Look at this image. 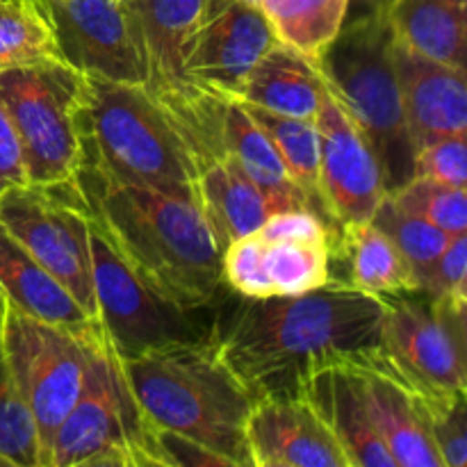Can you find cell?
I'll use <instances>...</instances> for the list:
<instances>
[{
  "label": "cell",
  "mask_w": 467,
  "mask_h": 467,
  "mask_svg": "<svg viewBox=\"0 0 467 467\" xmlns=\"http://www.w3.org/2000/svg\"><path fill=\"white\" fill-rule=\"evenodd\" d=\"M242 105L254 117V121L263 128L265 135L269 137L276 153L281 155L283 164L290 171L292 181L296 182V187L308 199L313 213H317L328 223L327 214H324L322 192H319V135L315 121L269 112V109L251 103Z\"/></svg>",
  "instance_id": "cell-28"
},
{
  "label": "cell",
  "mask_w": 467,
  "mask_h": 467,
  "mask_svg": "<svg viewBox=\"0 0 467 467\" xmlns=\"http://www.w3.org/2000/svg\"><path fill=\"white\" fill-rule=\"evenodd\" d=\"M354 363L363 377L369 418L386 450L395 459V465L442 467L441 456L415 406L413 390L392 369L381 347Z\"/></svg>",
  "instance_id": "cell-19"
},
{
  "label": "cell",
  "mask_w": 467,
  "mask_h": 467,
  "mask_svg": "<svg viewBox=\"0 0 467 467\" xmlns=\"http://www.w3.org/2000/svg\"><path fill=\"white\" fill-rule=\"evenodd\" d=\"M87 214L160 295L185 310L208 308L222 292V246L194 194L126 185L80 169Z\"/></svg>",
  "instance_id": "cell-2"
},
{
  "label": "cell",
  "mask_w": 467,
  "mask_h": 467,
  "mask_svg": "<svg viewBox=\"0 0 467 467\" xmlns=\"http://www.w3.org/2000/svg\"><path fill=\"white\" fill-rule=\"evenodd\" d=\"M351 0H258L281 44L317 62L349 16Z\"/></svg>",
  "instance_id": "cell-27"
},
{
  "label": "cell",
  "mask_w": 467,
  "mask_h": 467,
  "mask_svg": "<svg viewBox=\"0 0 467 467\" xmlns=\"http://www.w3.org/2000/svg\"><path fill=\"white\" fill-rule=\"evenodd\" d=\"M467 272V240L454 235L431 267L422 276V292L431 299L467 301L465 295Z\"/></svg>",
  "instance_id": "cell-35"
},
{
  "label": "cell",
  "mask_w": 467,
  "mask_h": 467,
  "mask_svg": "<svg viewBox=\"0 0 467 467\" xmlns=\"http://www.w3.org/2000/svg\"><path fill=\"white\" fill-rule=\"evenodd\" d=\"M315 126L319 135V192L328 223L336 228L372 222L388 190L368 137L328 89Z\"/></svg>",
  "instance_id": "cell-15"
},
{
  "label": "cell",
  "mask_w": 467,
  "mask_h": 467,
  "mask_svg": "<svg viewBox=\"0 0 467 467\" xmlns=\"http://www.w3.org/2000/svg\"><path fill=\"white\" fill-rule=\"evenodd\" d=\"M276 41L255 5L213 0L187 46L185 78L203 89L237 99L251 68Z\"/></svg>",
  "instance_id": "cell-16"
},
{
  "label": "cell",
  "mask_w": 467,
  "mask_h": 467,
  "mask_svg": "<svg viewBox=\"0 0 467 467\" xmlns=\"http://www.w3.org/2000/svg\"><path fill=\"white\" fill-rule=\"evenodd\" d=\"M242 3H249V5H255V7H258V0H242Z\"/></svg>",
  "instance_id": "cell-40"
},
{
  "label": "cell",
  "mask_w": 467,
  "mask_h": 467,
  "mask_svg": "<svg viewBox=\"0 0 467 467\" xmlns=\"http://www.w3.org/2000/svg\"><path fill=\"white\" fill-rule=\"evenodd\" d=\"M64 62L41 0H0V73Z\"/></svg>",
  "instance_id": "cell-29"
},
{
  "label": "cell",
  "mask_w": 467,
  "mask_h": 467,
  "mask_svg": "<svg viewBox=\"0 0 467 467\" xmlns=\"http://www.w3.org/2000/svg\"><path fill=\"white\" fill-rule=\"evenodd\" d=\"M392 57L415 153L441 137L467 132L465 68L424 57L397 39Z\"/></svg>",
  "instance_id": "cell-18"
},
{
  "label": "cell",
  "mask_w": 467,
  "mask_h": 467,
  "mask_svg": "<svg viewBox=\"0 0 467 467\" xmlns=\"http://www.w3.org/2000/svg\"><path fill=\"white\" fill-rule=\"evenodd\" d=\"M91 278L105 337L123 360L214 337L213 306L185 310L140 276L89 217Z\"/></svg>",
  "instance_id": "cell-9"
},
{
  "label": "cell",
  "mask_w": 467,
  "mask_h": 467,
  "mask_svg": "<svg viewBox=\"0 0 467 467\" xmlns=\"http://www.w3.org/2000/svg\"><path fill=\"white\" fill-rule=\"evenodd\" d=\"M392 46L388 12H365L345 21L317 59L328 94L377 153L388 194L415 176V149L406 130Z\"/></svg>",
  "instance_id": "cell-5"
},
{
  "label": "cell",
  "mask_w": 467,
  "mask_h": 467,
  "mask_svg": "<svg viewBox=\"0 0 467 467\" xmlns=\"http://www.w3.org/2000/svg\"><path fill=\"white\" fill-rule=\"evenodd\" d=\"M85 76L67 62L0 73V103L18 137L27 185H76L80 171L78 112Z\"/></svg>",
  "instance_id": "cell-8"
},
{
  "label": "cell",
  "mask_w": 467,
  "mask_h": 467,
  "mask_svg": "<svg viewBox=\"0 0 467 467\" xmlns=\"http://www.w3.org/2000/svg\"><path fill=\"white\" fill-rule=\"evenodd\" d=\"M415 176L431 178L451 187L467 182V146L465 132L447 135L424 146L415 153Z\"/></svg>",
  "instance_id": "cell-34"
},
{
  "label": "cell",
  "mask_w": 467,
  "mask_h": 467,
  "mask_svg": "<svg viewBox=\"0 0 467 467\" xmlns=\"http://www.w3.org/2000/svg\"><path fill=\"white\" fill-rule=\"evenodd\" d=\"M59 53L82 76L149 82L144 41L126 0H41Z\"/></svg>",
  "instance_id": "cell-14"
},
{
  "label": "cell",
  "mask_w": 467,
  "mask_h": 467,
  "mask_svg": "<svg viewBox=\"0 0 467 467\" xmlns=\"http://www.w3.org/2000/svg\"><path fill=\"white\" fill-rule=\"evenodd\" d=\"M360 5V14L365 12H388L395 0H356Z\"/></svg>",
  "instance_id": "cell-38"
},
{
  "label": "cell",
  "mask_w": 467,
  "mask_h": 467,
  "mask_svg": "<svg viewBox=\"0 0 467 467\" xmlns=\"http://www.w3.org/2000/svg\"><path fill=\"white\" fill-rule=\"evenodd\" d=\"M0 295L23 313L71 331H89L99 322L5 231L0 223Z\"/></svg>",
  "instance_id": "cell-25"
},
{
  "label": "cell",
  "mask_w": 467,
  "mask_h": 467,
  "mask_svg": "<svg viewBox=\"0 0 467 467\" xmlns=\"http://www.w3.org/2000/svg\"><path fill=\"white\" fill-rule=\"evenodd\" d=\"M390 199L406 213L433 223L447 235H465L467 196L465 187H451L431 178L413 176L390 192Z\"/></svg>",
  "instance_id": "cell-32"
},
{
  "label": "cell",
  "mask_w": 467,
  "mask_h": 467,
  "mask_svg": "<svg viewBox=\"0 0 467 467\" xmlns=\"http://www.w3.org/2000/svg\"><path fill=\"white\" fill-rule=\"evenodd\" d=\"M0 467H14L12 463H9L7 459H5V456H0Z\"/></svg>",
  "instance_id": "cell-39"
},
{
  "label": "cell",
  "mask_w": 467,
  "mask_h": 467,
  "mask_svg": "<svg viewBox=\"0 0 467 467\" xmlns=\"http://www.w3.org/2000/svg\"><path fill=\"white\" fill-rule=\"evenodd\" d=\"M213 0H126L144 41L149 82L146 89H169L190 82L185 55L192 35Z\"/></svg>",
  "instance_id": "cell-22"
},
{
  "label": "cell",
  "mask_w": 467,
  "mask_h": 467,
  "mask_svg": "<svg viewBox=\"0 0 467 467\" xmlns=\"http://www.w3.org/2000/svg\"><path fill=\"white\" fill-rule=\"evenodd\" d=\"M301 395L324 420L349 467H397L369 418L363 377L354 360L315 372Z\"/></svg>",
  "instance_id": "cell-20"
},
{
  "label": "cell",
  "mask_w": 467,
  "mask_h": 467,
  "mask_svg": "<svg viewBox=\"0 0 467 467\" xmlns=\"http://www.w3.org/2000/svg\"><path fill=\"white\" fill-rule=\"evenodd\" d=\"M164 467L158 427L137 401L121 356L100 328L85 388L59 422L48 467Z\"/></svg>",
  "instance_id": "cell-6"
},
{
  "label": "cell",
  "mask_w": 467,
  "mask_h": 467,
  "mask_svg": "<svg viewBox=\"0 0 467 467\" xmlns=\"http://www.w3.org/2000/svg\"><path fill=\"white\" fill-rule=\"evenodd\" d=\"M413 397L429 438H431L433 447L441 456L442 467H465V392L463 395H433V392L413 390Z\"/></svg>",
  "instance_id": "cell-33"
},
{
  "label": "cell",
  "mask_w": 467,
  "mask_h": 467,
  "mask_svg": "<svg viewBox=\"0 0 467 467\" xmlns=\"http://www.w3.org/2000/svg\"><path fill=\"white\" fill-rule=\"evenodd\" d=\"M18 185H27L21 144H18L12 121L0 103V196Z\"/></svg>",
  "instance_id": "cell-37"
},
{
  "label": "cell",
  "mask_w": 467,
  "mask_h": 467,
  "mask_svg": "<svg viewBox=\"0 0 467 467\" xmlns=\"http://www.w3.org/2000/svg\"><path fill=\"white\" fill-rule=\"evenodd\" d=\"M78 135L85 171L112 182L194 194L181 140L144 85L85 76Z\"/></svg>",
  "instance_id": "cell-4"
},
{
  "label": "cell",
  "mask_w": 467,
  "mask_h": 467,
  "mask_svg": "<svg viewBox=\"0 0 467 467\" xmlns=\"http://www.w3.org/2000/svg\"><path fill=\"white\" fill-rule=\"evenodd\" d=\"M331 226L308 208L272 213L222 254V281L246 299L295 296L328 283Z\"/></svg>",
  "instance_id": "cell-11"
},
{
  "label": "cell",
  "mask_w": 467,
  "mask_h": 467,
  "mask_svg": "<svg viewBox=\"0 0 467 467\" xmlns=\"http://www.w3.org/2000/svg\"><path fill=\"white\" fill-rule=\"evenodd\" d=\"M327 285L374 296L422 292L413 265L372 222L331 228Z\"/></svg>",
  "instance_id": "cell-21"
},
{
  "label": "cell",
  "mask_w": 467,
  "mask_h": 467,
  "mask_svg": "<svg viewBox=\"0 0 467 467\" xmlns=\"http://www.w3.org/2000/svg\"><path fill=\"white\" fill-rule=\"evenodd\" d=\"M123 372L155 427L217 451L233 467H251L246 424L255 397L223 363L214 340L135 356L123 360Z\"/></svg>",
  "instance_id": "cell-3"
},
{
  "label": "cell",
  "mask_w": 467,
  "mask_h": 467,
  "mask_svg": "<svg viewBox=\"0 0 467 467\" xmlns=\"http://www.w3.org/2000/svg\"><path fill=\"white\" fill-rule=\"evenodd\" d=\"M381 349L401 381L418 392L467 390V301L381 296Z\"/></svg>",
  "instance_id": "cell-13"
},
{
  "label": "cell",
  "mask_w": 467,
  "mask_h": 467,
  "mask_svg": "<svg viewBox=\"0 0 467 467\" xmlns=\"http://www.w3.org/2000/svg\"><path fill=\"white\" fill-rule=\"evenodd\" d=\"M246 445L251 467H349L342 447L304 395L255 401Z\"/></svg>",
  "instance_id": "cell-17"
},
{
  "label": "cell",
  "mask_w": 467,
  "mask_h": 467,
  "mask_svg": "<svg viewBox=\"0 0 467 467\" xmlns=\"http://www.w3.org/2000/svg\"><path fill=\"white\" fill-rule=\"evenodd\" d=\"M149 94L181 140L192 190L223 251L233 240L255 231L272 208L223 144L217 123L219 94L194 82Z\"/></svg>",
  "instance_id": "cell-7"
},
{
  "label": "cell",
  "mask_w": 467,
  "mask_h": 467,
  "mask_svg": "<svg viewBox=\"0 0 467 467\" xmlns=\"http://www.w3.org/2000/svg\"><path fill=\"white\" fill-rule=\"evenodd\" d=\"M217 123L222 140L228 153L237 162V167L246 173L251 182L263 192L272 213L295 208H310L304 192L292 181L290 171L283 164L269 137L263 128L254 121L244 105L231 96L219 94L217 100Z\"/></svg>",
  "instance_id": "cell-23"
},
{
  "label": "cell",
  "mask_w": 467,
  "mask_h": 467,
  "mask_svg": "<svg viewBox=\"0 0 467 467\" xmlns=\"http://www.w3.org/2000/svg\"><path fill=\"white\" fill-rule=\"evenodd\" d=\"M100 324L89 331H71L23 313L5 299L3 342L23 401L30 409L39 436L41 467L59 422L80 397Z\"/></svg>",
  "instance_id": "cell-10"
},
{
  "label": "cell",
  "mask_w": 467,
  "mask_h": 467,
  "mask_svg": "<svg viewBox=\"0 0 467 467\" xmlns=\"http://www.w3.org/2000/svg\"><path fill=\"white\" fill-rule=\"evenodd\" d=\"M5 296L0 295V456L14 467H41L39 436L30 409L23 401L3 342Z\"/></svg>",
  "instance_id": "cell-30"
},
{
  "label": "cell",
  "mask_w": 467,
  "mask_h": 467,
  "mask_svg": "<svg viewBox=\"0 0 467 467\" xmlns=\"http://www.w3.org/2000/svg\"><path fill=\"white\" fill-rule=\"evenodd\" d=\"M381 296L324 285L246 299L214 319V347L255 401L301 395L315 372L381 347Z\"/></svg>",
  "instance_id": "cell-1"
},
{
  "label": "cell",
  "mask_w": 467,
  "mask_h": 467,
  "mask_svg": "<svg viewBox=\"0 0 467 467\" xmlns=\"http://www.w3.org/2000/svg\"><path fill=\"white\" fill-rule=\"evenodd\" d=\"M388 18L397 41L424 57L465 68L467 0H395Z\"/></svg>",
  "instance_id": "cell-26"
},
{
  "label": "cell",
  "mask_w": 467,
  "mask_h": 467,
  "mask_svg": "<svg viewBox=\"0 0 467 467\" xmlns=\"http://www.w3.org/2000/svg\"><path fill=\"white\" fill-rule=\"evenodd\" d=\"M327 85L317 62L276 41L251 68L237 100L285 117L315 121Z\"/></svg>",
  "instance_id": "cell-24"
},
{
  "label": "cell",
  "mask_w": 467,
  "mask_h": 467,
  "mask_svg": "<svg viewBox=\"0 0 467 467\" xmlns=\"http://www.w3.org/2000/svg\"><path fill=\"white\" fill-rule=\"evenodd\" d=\"M372 223L377 228H381L392 242H395L397 249L404 254V258L413 265L415 272L420 274V281H422L424 272L433 265V260L445 251V246L450 244L451 235H447L445 231H441L433 223L424 222V219L415 217V214L401 210L395 201L390 199V194L383 196V201L379 203L377 213H374Z\"/></svg>",
  "instance_id": "cell-31"
},
{
  "label": "cell",
  "mask_w": 467,
  "mask_h": 467,
  "mask_svg": "<svg viewBox=\"0 0 467 467\" xmlns=\"http://www.w3.org/2000/svg\"><path fill=\"white\" fill-rule=\"evenodd\" d=\"M160 447H162L167 467H233L228 459L217 451L181 436V433L158 429Z\"/></svg>",
  "instance_id": "cell-36"
},
{
  "label": "cell",
  "mask_w": 467,
  "mask_h": 467,
  "mask_svg": "<svg viewBox=\"0 0 467 467\" xmlns=\"http://www.w3.org/2000/svg\"><path fill=\"white\" fill-rule=\"evenodd\" d=\"M0 223L99 322L91 278L89 214L78 185L12 187L0 196Z\"/></svg>",
  "instance_id": "cell-12"
}]
</instances>
